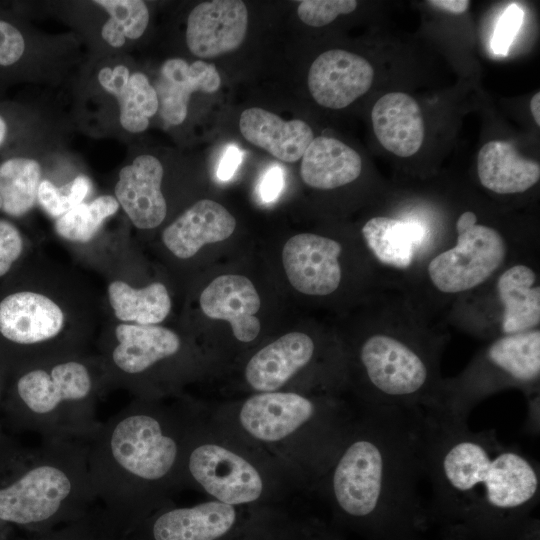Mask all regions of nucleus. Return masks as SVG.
I'll list each match as a JSON object with an SVG mask.
<instances>
[{"instance_id": "79ce46f5", "label": "nucleus", "mask_w": 540, "mask_h": 540, "mask_svg": "<svg viewBox=\"0 0 540 540\" xmlns=\"http://www.w3.org/2000/svg\"><path fill=\"white\" fill-rule=\"evenodd\" d=\"M428 3L452 14H462L470 5V1L467 0H432Z\"/></svg>"}, {"instance_id": "f704fd0d", "label": "nucleus", "mask_w": 540, "mask_h": 540, "mask_svg": "<svg viewBox=\"0 0 540 540\" xmlns=\"http://www.w3.org/2000/svg\"><path fill=\"white\" fill-rule=\"evenodd\" d=\"M278 540H345L341 531L317 517H294L284 521Z\"/></svg>"}, {"instance_id": "7ed1b4c3", "label": "nucleus", "mask_w": 540, "mask_h": 540, "mask_svg": "<svg viewBox=\"0 0 540 540\" xmlns=\"http://www.w3.org/2000/svg\"><path fill=\"white\" fill-rule=\"evenodd\" d=\"M203 412L135 398L88 443L96 498L125 533L183 489L186 452Z\"/></svg>"}, {"instance_id": "a211bd4d", "label": "nucleus", "mask_w": 540, "mask_h": 540, "mask_svg": "<svg viewBox=\"0 0 540 540\" xmlns=\"http://www.w3.org/2000/svg\"><path fill=\"white\" fill-rule=\"evenodd\" d=\"M163 166L152 155H140L124 166L115 186V196L133 225L158 227L166 217L167 204L161 191Z\"/></svg>"}, {"instance_id": "473e14b6", "label": "nucleus", "mask_w": 540, "mask_h": 540, "mask_svg": "<svg viewBox=\"0 0 540 540\" xmlns=\"http://www.w3.org/2000/svg\"><path fill=\"white\" fill-rule=\"evenodd\" d=\"M125 531L105 512L103 507L91 508L81 518L36 533L31 540H124Z\"/></svg>"}, {"instance_id": "49530a36", "label": "nucleus", "mask_w": 540, "mask_h": 540, "mask_svg": "<svg viewBox=\"0 0 540 540\" xmlns=\"http://www.w3.org/2000/svg\"><path fill=\"white\" fill-rule=\"evenodd\" d=\"M1 521V520H0Z\"/></svg>"}, {"instance_id": "f257e3e1", "label": "nucleus", "mask_w": 540, "mask_h": 540, "mask_svg": "<svg viewBox=\"0 0 540 540\" xmlns=\"http://www.w3.org/2000/svg\"><path fill=\"white\" fill-rule=\"evenodd\" d=\"M422 437L428 522L442 540H540L537 461L437 410H423Z\"/></svg>"}, {"instance_id": "a878e982", "label": "nucleus", "mask_w": 540, "mask_h": 540, "mask_svg": "<svg viewBox=\"0 0 540 540\" xmlns=\"http://www.w3.org/2000/svg\"><path fill=\"white\" fill-rule=\"evenodd\" d=\"M535 271L525 264H514L498 277L496 289L503 306L502 334L525 332L540 323V286Z\"/></svg>"}, {"instance_id": "2eb2a0df", "label": "nucleus", "mask_w": 540, "mask_h": 540, "mask_svg": "<svg viewBox=\"0 0 540 540\" xmlns=\"http://www.w3.org/2000/svg\"><path fill=\"white\" fill-rule=\"evenodd\" d=\"M373 79L374 69L365 58L333 49L320 54L310 66L308 88L321 106L342 109L364 95Z\"/></svg>"}, {"instance_id": "2f4dec72", "label": "nucleus", "mask_w": 540, "mask_h": 540, "mask_svg": "<svg viewBox=\"0 0 540 540\" xmlns=\"http://www.w3.org/2000/svg\"><path fill=\"white\" fill-rule=\"evenodd\" d=\"M110 19L103 25L101 35L112 47H121L125 39H137L144 33L149 22L146 4L139 0H98Z\"/></svg>"}, {"instance_id": "4c0bfd02", "label": "nucleus", "mask_w": 540, "mask_h": 540, "mask_svg": "<svg viewBox=\"0 0 540 540\" xmlns=\"http://www.w3.org/2000/svg\"><path fill=\"white\" fill-rule=\"evenodd\" d=\"M24 49L22 34L11 24L0 20V65L9 66L17 62Z\"/></svg>"}, {"instance_id": "423d86ee", "label": "nucleus", "mask_w": 540, "mask_h": 540, "mask_svg": "<svg viewBox=\"0 0 540 540\" xmlns=\"http://www.w3.org/2000/svg\"><path fill=\"white\" fill-rule=\"evenodd\" d=\"M108 386L101 358L83 354L22 369L14 392L26 424L43 439L89 443L102 424L96 403Z\"/></svg>"}, {"instance_id": "9d476101", "label": "nucleus", "mask_w": 540, "mask_h": 540, "mask_svg": "<svg viewBox=\"0 0 540 540\" xmlns=\"http://www.w3.org/2000/svg\"><path fill=\"white\" fill-rule=\"evenodd\" d=\"M539 376V328L502 334L480 351L460 375L442 380L432 410L467 420L480 401L508 387L522 390L528 403L536 401Z\"/></svg>"}, {"instance_id": "aec40b11", "label": "nucleus", "mask_w": 540, "mask_h": 540, "mask_svg": "<svg viewBox=\"0 0 540 540\" xmlns=\"http://www.w3.org/2000/svg\"><path fill=\"white\" fill-rule=\"evenodd\" d=\"M235 227V218L224 206L202 199L163 230L162 241L174 256L189 259L204 245L229 238Z\"/></svg>"}, {"instance_id": "a19ab883", "label": "nucleus", "mask_w": 540, "mask_h": 540, "mask_svg": "<svg viewBox=\"0 0 540 540\" xmlns=\"http://www.w3.org/2000/svg\"><path fill=\"white\" fill-rule=\"evenodd\" d=\"M242 156L243 154L240 149L234 146L229 147L220 161L217 170L218 178L222 181L229 180L240 165Z\"/></svg>"}, {"instance_id": "c756f323", "label": "nucleus", "mask_w": 540, "mask_h": 540, "mask_svg": "<svg viewBox=\"0 0 540 540\" xmlns=\"http://www.w3.org/2000/svg\"><path fill=\"white\" fill-rule=\"evenodd\" d=\"M41 168L37 161L24 157L11 158L0 165V195L7 215L21 217L37 200Z\"/></svg>"}, {"instance_id": "a18cd8bd", "label": "nucleus", "mask_w": 540, "mask_h": 540, "mask_svg": "<svg viewBox=\"0 0 540 540\" xmlns=\"http://www.w3.org/2000/svg\"><path fill=\"white\" fill-rule=\"evenodd\" d=\"M2 209V199H1V195H0V210Z\"/></svg>"}, {"instance_id": "20e7f679", "label": "nucleus", "mask_w": 540, "mask_h": 540, "mask_svg": "<svg viewBox=\"0 0 540 540\" xmlns=\"http://www.w3.org/2000/svg\"><path fill=\"white\" fill-rule=\"evenodd\" d=\"M208 422L311 491L331 465L356 417L342 401L297 391L254 393L205 411Z\"/></svg>"}, {"instance_id": "5701e85b", "label": "nucleus", "mask_w": 540, "mask_h": 540, "mask_svg": "<svg viewBox=\"0 0 540 540\" xmlns=\"http://www.w3.org/2000/svg\"><path fill=\"white\" fill-rule=\"evenodd\" d=\"M243 137L283 162H296L314 139L310 126L299 119L285 121L265 109L244 110L239 119Z\"/></svg>"}, {"instance_id": "39448f33", "label": "nucleus", "mask_w": 540, "mask_h": 540, "mask_svg": "<svg viewBox=\"0 0 540 540\" xmlns=\"http://www.w3.org/2000/svg\"><path fill=\"white\" fill-rule=\"evenodd\" d=\"M89 445L45 440L11 482L0 487V520L45 532L84 516L97 500Z\"/></svg>"}, {"instance_id": "1a4fd4ad", "label": "nucleus", "mask_w": 540, "mask_h": 540, "mask_svg": "<svg viewBox=\"0 0 540 540\" xmlns=\"http://www.w3.org/2000/svg\"><path fill=\"white\" fill-rule=\"evenodd\" d=\"M64 290L27 284L0 296V340L16 349L21 370L84 354L85 315Z\"/></svg>"}, {"instance_id": "0eeeda50", "label": "nucleus", "mask_w": 540, "mask_h": 540, "mask_svg": "<svg viewBox=\"0 0 540 540\" xmlns=\"http://www.w3.org/2000/svg\"><path fill=\"white\" fill-rule=\"evenodd\" d=\"M182 483L222 503L281 509L298 490L269 461L213 427L205 411L186 452Z\"/></svg>"}, {"instance_id": "7c9ffc66", "label": "nucleus", "mask_w": 540, "mask_h": 540, "mask_svg": "<svg viewBox=\"0 0 540 540\" xmlns=\"http://www.w3.org/2000/svg\"><path fill=\"white\" fill-rule=\"evenodd\" d=\"M111 195H102L88 203H81L55 222L57 234L69 242L86 243L100 230L104 221L119 209Z\"/></svg>"}, {"instance_id": "9b49d317", "label": "nucleus", "mask_w": 540, "mask_h": 540, "mask_svg": "<svg viewBox=\"0 0 540 540\" xmlns=\"http://www.w3.org/2000/svg\"><path fill=\"white\" fill-rule=\"evenodd\" d=\"M289 513L281 508L236 506L207 499L173 501L132 526L124 540H278Z\"/></svg>"}, {"instance_id": "b1692460", "label": "nucleus", "mask_w": 540, "mask_h": 540, "mask_svg": "<svg viewBox=\"0 0 540 540\" xmlns=\"http://www.w3.org/2000/svg\"><path fill=\"white\" fill-rule=\"evenodd\" d=\"M477 172L480 183L497 194L523 193L540 178L538 162L522 157L511 142L489 141L479 150Z\"/></svg>"}, {"instance_id": "ea45409f", "label": "nucleus", "mask_w": 540, "mask_h": 540, "mask_svg": "<svg viewBox=\"0 0 540 540\" xmlns=\"http://www.w3.org/2000/svg\"><path fill=\"white\" fill-rule=\"evenodd\" d=\"M284 186L283 171L278 166H273L262 176L259 185L261 199L270 203L277 199Z\"/></svg>"}, {"instance_id": "e433bc0d", "label": "nucleus", "mask_w": 540, "mask_h": 540, "mask_svg": "<svg viewBox=\"0 0 540 540\" xmlns=\"http://www.w3.org/2000/svg\"><path fill=\"white\" fill-rule=\"evenodd\" d=\"M25 244L19 229L0 219V277L7 275L24 252Z\"/></svg>"}, {"instance_id": "ddd939ff", "label": "nucleus", "mask_w": 540, "mask_h": 540, "mask_svg": "<svg viewBox=\"0 0 540 540\" xmlns=\"http://www.w3.org/2000/svg\"><path fill=\"white\" fill-rule=\"evenodd\" d=\"M456 244L433 256L427 265L432 285L443 294L470 291L485 283L503 265L507 246L494 228L477 223L472 211L456 222Z\"/></svg>"}, {"instance_id": "f3484780", "label": "nucleus", "mask_w": 540, "mask_h": 540, "mask_svg": "<svg viewBox=\"0 0 540 540\" xmlns=\"http://www.w3.org/2000/svg\"><path fill=\"white\" fill-rule=\"evenodd\" d=\"M316 354L313 339L302 332L287 333L259 349L244 367V379L254 393L282 389L306 367ZM253 393V394H254Z\"/></svg>"}, {"instance_id": "393cba45", "label": "nucleus", "mask_w": 540, "mask_h": 540, "mask_svg": "<svg viewBox=\"0 0 540 540\" xmlns=\"http://www.w3.org/2000/svg\"><path fill=\"white\" fill-rule=\"evenodd\" d=\"M361 170V157L354 149L335 138L320 136L305 150L300 175L308 186L329 190L353 182Z\"/></svg>"}, {"instance_id": "72a5a7b5", "label": "nucleus", "mask_w": 540, "mask_h": 540, "mask_svg": "<svg viewBox=\"0 0 540 540\" xmlns=\"http://www.w3.org/2000/svg\"><path fill=\"white\" fill-rule=\"evenodd\" d=\"M91 189L88 177L80 175L62 187L48 180L40 182L37 200L52 217L59 218L83 202Z\"/></svg>"}, {"instance_id": "4468645a", "label": "nucleus", "mask_w": 540, "mask_h": 540, "mask_svg": "<svg viewBox=\"0 0 540 540\" xmlns=\"http://www.w3.org/2000/svg\"><path fill=\"white\" fill-rule=\"evenodd\" d=\"M339 242L312 233L291 237L284 245L282 262L291 285L306 295L325 296L337 290L342 278Z\"/></svg>"}, {"instance_id": "c9c22d12", "label": "nucleus", "mask_w": 540, "mask_h": 540, "mask_svg": "<svg viewBox=\"0 0 540 540\" xmlns=\"http://www.w3.org/2000/svg\"><path fill=\"white\" fill-rule=\"evenodd\" d=\"M357 5L355 0H304L300 2L297 14L306 25L323 27L339 15L353 12Z\"/></svg>"}, {"instance_id": "412c9836", "label": "nucleus", "mask_w": 540, "mask_h": 540, "mask_svg": "<svg viewBox=\"0 0 540 540\" xmlns=\"http://www.w3.org/2000/svg\"><path fill=\"white\" fill-rule=\"evenodd\" d=\"M220 85L215 65L201 60L188 64L181 58L168 59L154 87L161 118L171 125L181 124L187 116L191 94L195 91L214 93Z\"/></svg>"}, {"instance_id": "6ab92c4d", "label": "nucleus", "mask_w": 540, "mask_h": 540, "mask_svg": "<svg viewBox=\"0 0 540 540\" xmlns=\"http://www.w3.org/2000/svg\"><path fill=\"white\" fill-rule=\"evenodd\" d=\"M199 302L207 317L229 322L238 341L248 343L259 335L261 324L255 314L261 301L247 277L222 275L215 278L203 290Z\"/></svg>"}, {"instance_id": "f8f14e48", "label": "nucleus", "mask_w": 540, "mask_h": 540, "mask_svg": "<svg viewBox=\"0 0 540 540\" xmlns=\"http://www.w3.org/2000/svg\"><path fill=\"white\" fill-rule=\"evenodd\" d=\"M182 350L180 336L169 328L119 322L100 358L110 385L122 386L136 398L156 400L154 377Z\"/></svg>"}, {"instance_id": "37998d69", "label": "nucleus", "mask_w": 540, "mask_h": 540, "mask_svg": "<svg viewBox=\"0 0 540 540\" xmlns=\"http://www.w3.org/2000/svg\"><path fill=\"white\" fill-rule=\"evenodd\" d=\"M530 111L532 113V116L536 124L539 126L540 125V93L539 92L535 93L530 100Z\"/></svg>"}, {"instance_id": "c85d7f7f", "label": "nucleus", "mask_w": 540, "mask_h": 540, "mask_svg": "<svg viewBox=\"0 0 540 540\" xmlns=\"http://www.w3.org/2000/svg\"><path fill=\"white\" fill-rule=\"evenodd\" d=\"M363 238L378 261L398 269L413 261L421 241V229L413 222L376 216L362 227Z\"/></svg>"}, {"instance_id": "f03ea898", "label": "nucleus", "mask_w": 540, "mask_h": 540, "mask_svg": "<svg viewBox=\"0 0 540 540\" xmlns=\"http://www.w3.org/2000/svg\"><path fill=\"white\" fill-rule=\"evenodd\" d=\"M423 409L360 408L339 452L312 492L338 530L365 540H422L429 527L420 493L425 478Z\"/></svg>"}, {"instance_id": "bb28decb", "label": "nucleus", "mask_w": 540, "mask_h": 540, "mask_svg": "<svg viewBox=\"0 0 540 540\" xmlns=\"http://www.w3.org/2000/svg\"><path fill=\"white\" fill-rule=\"evenodd\" d=\"M101 86L114 95L120 106V123L129 132L144 131L149 119L158 111V97L146 75L130 74L123 65L102 68L98 74Z\"/></svg>"}, {"instance_id": "c03bdc74", "label": "nucleus", "mask_w": 540, "mask_h": 540, "mask_svg": "<svg viewBox=\"0 0 540 540\" xmlns=\"http://www.w3.org/2000/svg\"><path fill=\"white\" fill-rule=\"evenodd\" d=\"M7 132V126L3 118L0 116V145L3 143Z\"/></svg>"}, {"instance_id": "6e6552de", "label": "nucleus", "mask_w": 540, "mask_h": 540, "mask_svg": "<svg viewBox=\"0 0 540 540\" xmlns=\"http://www.w3.org/2000/svg\"><path fill=\"white\" fill-rule=\"evenodd\" d=\"M440 345L435 340L381 331L357 349L361 408L433 409L442 379Z\"/></svg>"}, {"instance_id": "cd10ccee", "label": "nucleus", "mask_w": 540, "mask_h": 540, "mask_svg": "<svg viewBox=\"0 0 540 540\" xmlns=\"http://www.w3.org/2000/svg\"><path fill=\"white\" fill-rule=\"evenodd\" d=\"M107 299L114 317L121 323L158 325L169 315L172 301L165 285L152 282L136 288L125 280H112Z\"/></svg>"}, {"instance_id": "dca6fc26", "label": "nucleus", "mask_w": 540, "mask_h": 540, "mask_svg": "<svg viewBox=\"0 0 540 540\" xmlns=\"http://www.w3.org/2000/svg\"><path fill=\"white\" fill-rule=\"evenodd\" d=\"M248 12L240 0H213L198 4L189 14L187 46L197 57L213 58L236 50L244 41Z\"/></svg>"}, {"instance_id": "4be33fe9", "label": "nucleus", "mask_w": 540, "mask_h": 540, "mask_svg": "<svg viewBox=\"0 0 540 540\" xmlns=\"http://www.w3.org/2000/svg\"><path fill=\"white\" fill-rule=\"evenodd\" d=\"M374 133L389 152L400 156L414 155L424 139V121L414 98L403 92H390L374 104L371 111Z\"/></svg>"}, {"instance_id": "58836bf2", "label": "nucleus", "mask_w": 540, "mask_h": 540, "mask_svg": "<svg viewBox=\"0 0 540 540\" xmlns=\"http://www.w3.org/2000/svg\"><path fill=\"white\" fill-rule=\"evenodd\" d=\"M521 10L516 6H510L501 17L493 38V47L497 53L507 51L518 27L521 23Z\"/></svg>"}]
</instances>
